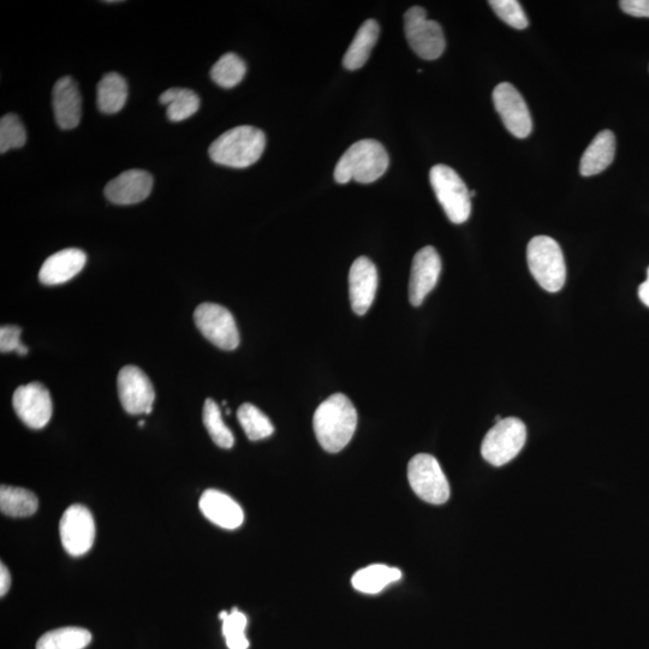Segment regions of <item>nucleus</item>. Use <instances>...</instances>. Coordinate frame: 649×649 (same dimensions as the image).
I'll return each instance as SVG.
<instances>
[{"instance_id":"36","label":"nucleus","mask_w":649,"mask_h":649,"mask_svg":"<svg viewBox=\"0 0 649 649\" xmlns=\"http://www.w3.org/2000/svg\"><path fill=\"white\" fill-rule=\"evenodd\" d=\"M639 297L643 305L649 308V267L647 270L646 282H643L639 288Z\"/></svg>"},{"instance_id":"21","label":"nucleus","mask_w":649,"mask_h":649,"mask_svg":"<svg viewBox=\"0 0 649 649\" xmlns=\"http://www.w3.org/2000/svg\"><path fill=\"white\" fill-rule=\"evenodd\" d=\"M380 27L375 20H368L357 31L353 43L350 44L343 58L344 68L359 70L368 61L375 44L379 39Z\"/></svg>"},{"instance_id":"19","label":"nucleus","mask_w":649,"mask_h":649,"mask_svg":"<svg viewBox=\"0 0 649 649\" xmlns=\"http://www.w3.org/2000/svg\"><path fill=\"white\" fill-rule=\"evenodd\" d=\"M87 263V255L83 250L68 248L50 256L41 266L40 282L45 285L64 284L83 270Z\"/></svg>"},{"instance_id":"18","label":"nucleus","mask_w":649,"mask_h":649,"mask_svg":"<svg viewBox=\"0 0 649 649\" xmlns=\"http://www.w3.org/2000/svg\"><path fill=\"white\" fill-rule=\"evenodd\" d=\"M199 506L207 520L220 528L232 531L241 527L244 521L241 505L222 491H205L200 498Z\"/></svg>"},{"instance_id":"3","label":"nucleus","mask_w":649,"mask_h":649,"mask_svg":"<svg viewBox=\"0 0 649 649\" xmlns=\"http://www.w3.org/2000/svg\"><path fill=\"white\" fill-rule=\"evenodd\" d=\"M389 164V154L380 142L371 139L357 141L339 159L335 180L341 184L350 181L372 183L385 174Z\"/></svg>"},{"instance_id":"15","label":"nucleus","mask_w":649,"mask_h":649,"mask_svg":"<svg viewBox=\"0 0 649 649\" xmlns=\"http://www.w3.org/2000/svg\"><path fill=\"white\" fill-rule=\"evenodd\" d=\"M378 289V270L366 256L356 259L349 272L351 308L357 315H365L372 307Z\"/></svg>"},{"instance_id":"33","label":"nucleus","mask_w":649,"mask_h":649,"mask_svg":"<svg viewBox=\"0 0 649 649\" xmlns=\"http://www.w3.org/2000/svg\"><path fill=\"white\" fill-rule=\"evenodd\" d=\"M21 333L22 330L19 326H2V329H0V351L3 354L16 351L19 355H27L28 349L21 342Z\"/></svg>"},{"instance_id":"28","label":"nucleus","mask_w":649,"mask_h":649,"mask_svg":"<svg viewBox=\"0 0 649 649\" xmlns=\"http://www.w3.org/2000/svg\"><path fill=\"white\" fill-rule=\"evenodd\" d=\"M247 67L243 59L235 53H225L219 61L213 65L211 77L218 86L223 88H234L241 83L246 76Z\"/></svg>"},{"instance_id":"22","label":"nucleus","mask_w":649,"mask_h":649,"mask_svg":"<svg viewBox=\"0 0 649 649\" xmlns=\"http://www.w3.org/2000/svg\"><path fill=\"white\" fill-rule=\"evenodd\" d=\"M402 579V571L385 564H372L363 568L353 576L351 585L357 592L365 594H378L381 591Z\"/></svg>"},{"instance_id":"11","label":"nucleus","mask_w":649,"mask_h":649,"mask_svg":"<svg viewBox=\"0 0 649 649\" xmlns=\"http://www.w3.org/2000/svg\"><path fill=\"white\" fill-rule=\"evenodd\" d=\"M59 532L64 550L70 556L80 557L92 549L95 539L94 518L86 506L71 505L64 512Z\"/></svg>"},{"instance_id":"12","label":"nucleus","mask_w":649,"mask_h":649,"mask_svg":"<svg viewBox=\"0 0 649 649\" xmlns=\"http://www.w3.org/2000/svg\"><path fill=\"white\" fill-rule=\"evenodd\" d=\"M118 395L125 412L132 415L152 413L156 391L139 367L125 366L119 371Z\"/></svg>"},{"instance_id":"6","label":"nucleus","mask_w":649,"mask_h":649,"mask_svg":"<svg viewBox=\"0 0 649 649\" xmlns=\"http://www.w3.org/2000/svg\"><path fill=\"white\" fill-rule=\"evenodd\" d=\"M526 440L527 428L520 419H503L487 432L481 455L492 466L502 467L520 454Z\"/></svg>"},{"instance_id":"29","label":"nucleus","mask_w":649,"mask_h":649,"mask_svg":"<svg viewBox=\"0 0 649 649\" xmlns=\"http://www.w3.org/2000/svg\"><path fill=\"white\" fill-rule=\"evenodd\" d=\"M202 418H204V424L208 434H210L212 440L219 448L222 449H231L235 444L234 434L230 431V428L224 424L222 412L216 401L208 398L205 402L204 413H202Z\"/></svg>"},{"instance_id":"32","label":"nucleus","mask_w":649,"mask_h":649,"mask_svg":"<svg viewBox=\"0 0 649 649\" xmlns=\"http://www.w3.org/2000/svg\"><path fill=\"white\" fill-rule=\"evenodd\" d=\"M500 20L515 29H526L529 22L520 2L516 0H491L488 2Z\"/></svg>"},{"instance_id":"24","label":"nucleus","mask_w":649,"mask_h":649,"mask_svg":"<svg viewBox=\"0 0 649 649\" xmlns=\"http://www.w3.org/2000/svg\"><path fill=\"white\" fill-rule=\"evenodd\" d=\"M160 103L168 106V118L171 122L186 121L200 109V98L192 89L171 88L159 98Z\"/></svg>"},{"instance_id":"38","label":"nucleus","mask_w":649,"mask_h":649,"mask_svg":"<svg viewBox=\"0 0 649 649\" xmlns=\"http://www.w3.org/2000/svg\"><path fill=\"white\" fill-rule=\"evenodd\" d=\"M144 425H145V421H140V422H139V426L142 427V426H144Z\"/></svg>"},{"instance_id":"17","label":"nucleus","mask_w":649,"mask_h":649,"mask_svg":"<svg viewBox=\"0 0 649 649\" xmlns=\"http://www.w3.org/2000/svg\"><path fill=\"white\" fill-rule=\"evenodd\" d=\"M52 99L58 127L63 130L75 129L81 122L82 97L73 77L64 76L56 82Z\"/></svg>"},{"instance_id":"27","label":"nucleus","mask_w":649,"mask_h":649,"mask_svg":"<svg viewBox=\"0 0 649 649\" xmlns=\"http://www.w3.org/2000/svg\"><path fill=\"white\" fill-rule=\"evenodd\" d=\"M237 418L244 433L252 442L269 438L275 433V427H273L271 420L253 404H242L238 409Z\"/></svg>"},{"instance_id":"5","label":"nucleus","mask_w":649,"mask_h":649,"mask_svg":"<svg viewBox=\"0 0 649 649\" xmlns=\"http://www.w3.org/2000/svg\"><path fill=\"white\" fill-rule=\"evenodd\" d=\"M430 181L433 192L450 222L466 223L472 213V202L466 183L457 172L450 166L439 164L431 169Z\"/></svg>"},{"instance_id":"35","label":"nucleus","mask_w":649,"mask_h":649,"mask_svg":"<svg viewBox=\"0 0 649 649\" xmlns=\"http://www.w3.org/2000/svg\"><path fill=\"white\" fill-rule=\"evenodd\" d=\"M11 586V575L7 567L2 563L0 565V597H4L9 592Z\"/></svg>"},{"instance_id":"10","label":"nucleus","mask_w":649,"mask_h":649,"mask_svg":"<svg viewBox=\"0 0 649 649\" xmlns=\"http://www.w3.org/2000/svg\"><path fill=\"white\" fill-rule=\"evenodd\" d=\"M492 98L494 107L509 133L517 139L528 138L533 130V122L521 93L509 82H503L494 88Z\"/></svg>"},{"instance_id":"9","label":"nucleus","mask_w":649,"mask_h":649,"mask_svg":"<svg viewBox=\"0 0 649 649\" xmlns=\"http://www.w3.org/2000/svg\"><path fill=\"white\" fill-rule=\"evenodd\" d=\"M194 319L202 335L219 349L231 351L240 345L235 318L225 307L216 303H201L195 309Z\"/></svg>"},{"instance_id":"30","label":"nucleus","mask_w":649,"mask_h":649,"mask_svg":"<svg viewBox=\"0 0 649 649\" xmlns=\"http://www.w3.org/2000/svg\"><path fill=\"white\" fill-rule=\"evenodd\" d=\"M219 618L223 621V635L229 649H248L249 641L246 636L247 616L234 607L231 612L222 611Z\"/></svg>"},{"instance_id":"13","label":"nucleus","mask_w":649,"mask_h":649,"mask_svg":"<svg viewBox=\"0 0 649 649\" xmlns=\"http://www.w3.org/2000/svg\"><path fill=\"white\" fill-rule=\"evenodd\" d=\"M13 406L23 424L32 430H41L52 418L53 403L50 391L37 381L20 386L15 391Z\"/></svg>"},{"instance_id":"31","label":"nucleus","mask_w":649,"mask_h":649,"mask_svg":"<svg viewBox=\"0 0 649 649\" xmlns=\"http://www.w3.org/2000/svg\"><path fill=\"white\" fill-rule=\"evenodd\" d=\"M27 134L25 125L19 116L8 113L0 121V153L4 154L15 148L25 146Z\"/></svg>"},{"instance_id":"25","label":"nucleus","mask_w":649,"mask_h":649,"mask_svg":"<svg viewBox=\"0 0 649 649\" xmlns=\"http://www.w3.org/2000/svg\"><path fill=\"white\" fill-rule=\"evenodd\" d=\"M38 498L26 488L2 486L0 488V510L10 517H28L37 512Z\"/></svg>"},{"instance_id":"14","label":"nucleus","mask_w":649,"mask_h":649,"mask_svg":"<svg viewBox=\"0 0 649 649\" xmlns=\"http://www.w3.org/2000/svg\"><path fill=\"white\" fill-rule=\"evenodd\" d=\"M442 273V260L436 249L427 246L414 256L409 281V301L419 307L428 294L436 288Z\"/></svg>"},{"instance_id":"7","label":"nucleus","mask_w":649,"mask_h":649,"mask_svg":"<svg viewBox=\"0 0 649 649\" xmlns=\"http://www.w3.org/2000/svg\"><path fill=\"white\" fill-rule=\"evenodd\" d=\"M408 480L416 496L433 505H442L450 498L448 478L436 457L416 455L408 464Z\"/></svg>"},{"instance_id":"20","label":"nucleus","mask_w":649,"mask_h":649,"mask_svg":"<svg viewBox=\"0 0 649 649\" xmlns=\"http://www.w3.org/2000/svg\"><path fill=\"white\" fill-rule=\"evenodd\" d=\"M616 156V138L611 130L600 132L581 158L580 174L583 177L599 175L612 164Z\"/></svg>"},{"instance_id":"1","label":"nucleus","mask_w":649,"mask_h":649,"mask_svg":"<svg viewBox=\"0 0 649 649\" xmlns=\"http://www.w3.org/2000/svg\"><path fill=\"white\" fill-rule=\"evenodd\" d=\"M313 427L321 448L330 454L342 451L354 437L357 427L353 402L343 394L326 398L315 410Z\"/></svg>"},{"instance_id":"26","label":"nucleus","mask_w":649,"mask_h":649,"mask_svg":"<svg viewBox=\"0 0 649 649\" xmlns=\"http://www.w3.org/2000/svg\"><path fill=\"white\" fill-rule=\"evenodd\" d=\"M91 641L92 634L87 629L67 627L41 636L37 649H85Z\"/></svg>"},{"instance_id":"8","label":"nucleus","mask_w":649,"mask_h":649,"mask_svg":"<svg viewBox=\"0 0 649 649\" xmlns=\"http://www.w3.org/2000/svg\"><path fill=\"white\" fill-rule=\"evenodd\" d=\"M404 31L409 46L422 59L434 61L443 55L446 41L442 26L428 20L424 8H410L404 15Z\"/></svg>"},{"instance_id":"2","label":"nucleus","mask_w":649,"mask_h":649,"mask_svg":"<svg viewBox=\"0 0 649 649\" xmlns=\"http://www.w3.org/2000/svg\"><path fill=\"white\" fill-rule=\"evenodd\" d=\"M266 136L263 130L242 125L220 135L210 147L214 163L234 169H246L263 156Z\"/></svg>"},{"instance_id":"23","label":"nucleus","mask_w":649,"mask_h":649,"mask_svg":"<svg viewBox=\"0 0 649 649\" xmlns=\"http://www.w3.org/2000/svg\"><path fill=\"white\" fill-rule=\"evenodd\" d=\"M97 103L106 115L121 111L128 100V83L117 73L106 74L98 83Z\"/></svg>"},{"instance_id":"34","label":"nucleus","mask_w":649,"mask_h":649,"mask_svg":"<svg viewBox=\"0 0 649 649\" xmlns=\"http://www.w3.org/2000/svg\"><path fill=\"white\" fill-rule=\"evenodd\" d=\"M619 5L625 14L649 19V0H622Z\"/></svg>"},{"instance_id":"4","label":"nucleus","mask_w":649,"mask_h":649,"mask_svg":"<svg viewBox=\"0 0 649 649\" xmlns=\"http://www.w3.org/2000/svg\"><path fill=\"white\" fill-rule=\"evenodd\" d=\"M527 261L535 281L541 288L555 294L567 281V265L561 246L549 236L532 238L527 247Z\"/></svg>"},{"instance_id":"16","label":"nucleus","mask_w":649,"mask_h":649,"mask_svg":"<svg viewBox=\"0 0 649 649\" xmlns=\"http://www.w3.org/2000/svg\"><path fill=\"white\" fill-rule=\"evenodd\" d=\"M153 189V177L144 170H128L107 183L106 199L115 205L139 204L150 196Z\"/></svg>"},{"instance_id":"37","label":"nucleus","mask_w":649,"mask_h":649,"mask_svg":"<svg viewBox=\"0 0 649 649\" xmlns=\"http://www.w3.org/2000/svg\"><path fill=\"white\" fill-rule=\"evenodd\" d=\"M475 195H476L475 190H473V192H470V198H474Z\"/></svg>"}]
</instances>
